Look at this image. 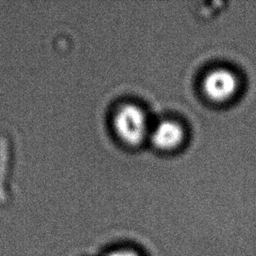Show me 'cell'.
Wrapping results in <instances>:
<instances>
[{"label": "cell", "mask_w": 256, "mask_h": 256, "mask_svg": "<svg viewBox=\"0 0 256 256\" xmlns=\"http://www.w3.org/2000/svg\"><path fill=\"white\" fill-rule=\"evenodd\" d=\"M113 126L116 134L130 145L143 142L151 130L146 112L136 104L120 106L114 115Z\"/></svg>", "instance_id": "1"}, {"label": "cell", "mask_w": 256, "mask_h": 256, "mask_svg": "<svg viewBox=\"0 0 256 256\" xmlns=\"http://www.w3.org/2000/svg\"><path fill=\"white\" fill-rule=\"evenodd\" d=\"M202 88L204 94L210 100L225 102L235 95L238 88V79L233 71L220 67L205 75Z\"/></svg>", "instance_id": "2"}, {"label": "cell", "mask_w": 256, "mask_h": 256, "mask_svg": "<svg viewBox=\"0 0 256 256\" xmlns=\"http://www.w3.org/2000/svg\"><path fill=\"white\" fill-rule=\"evenodd\" d=\"M184 129L175 120L165 119L151 126L149 139L160 150L169 151L177 148L184 139Z\"/></svg>", "instance_id": "3"}, {"label": "cell", "mask_w": 256, "mask_h": 256, "mask_svg": "<svg viewBox=\"0 0 256 256\" xmlns=\"http://www.w3.org/2000/svg\"><path fill=\"white\" fill-rule=\"evenodd\" d=\"M106 256H141L136 250L129 248H119L112 250L106 254Z\"/></svg>", "instance_id": "4"}]
</instances>
